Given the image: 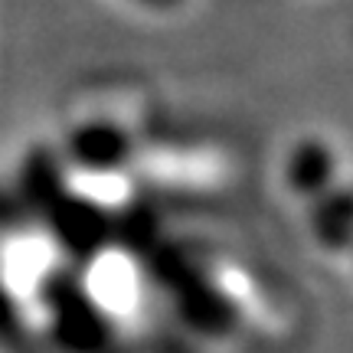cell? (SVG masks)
I'll use <instances>...</instances> for the list:
<instances>
[{
    "mask_svg": "<svg viewBox=\"0 0 353 353\" xmlns=\"http://www.w3.org/2000/svg\"><path fill=\"white\" fill-rule=\"evenodd\" d=\"M281 183L294 193V200L314 206L334 190L347 187L343 183V151L321 134L294 141L288 154L281 157Z\"/></svg>",
    "mask_w": 353,
    "mask_h": 353,
    "instance_id": "obj_1",
    "label": "cell"
}]
</instances>
